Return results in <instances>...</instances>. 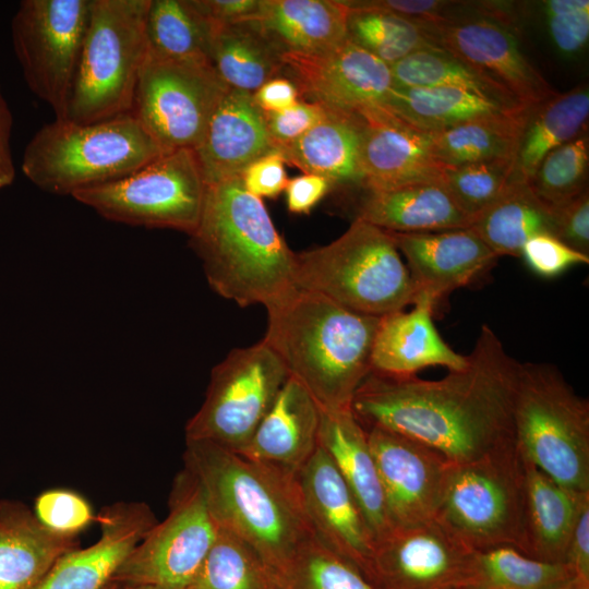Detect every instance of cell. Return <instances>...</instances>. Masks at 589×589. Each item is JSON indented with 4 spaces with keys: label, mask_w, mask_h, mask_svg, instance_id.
Here are the masks:
<instances>
[{
    "label": "cell",
    "mask_w": 589,
    "mask_h": 589,
    "mask_svg": "<svg viewBox=\"0 0 589 589\" xmlns=\"http://www.w3.org/2000/svg\"><path fill=\"white\" fill-rule=\"evenodd\" d=\"M252 96L254 103L265 113L281 111L301 99L296 84L285 75L266 81L252 93Z\"/></svg>",
    "instance_id": "55"
},
{
    "label": "cell",
    "mask_w": 589,
    "mask_h": 589,
    "mask_svg": "<svg viewBox=\"0 0 589 589\" xmlns=\"http://www.w3.org/2000/svg\"><path fill=\"white\" fill-rule=\"evenodd\" d=\"M167 153L130 112L79 124L56 119L28 142L25 177L52 194H69L121 179Z\"/></svg>",
    "instance_id": "5"
},
{
    "label": "cell",
    "mask_w": 589,
    "mask_h": 589,
    "mask_svg": "<svg viewBox=\"0 0 589 589\" xmlns=\"http://www.w3.org/2000/svg\"><path fill=\"white\" fill-rule=\"evenodd\" d=\"M472 553L437 519L397 527L375 543L368 580L378 589L462 588Z\"/></svg>",
    "instance_id": "15"
},
{
    "label": "cell",
    "mask_w": 589,
    "mask_h": 589,
    "mask_svg": "<svg viewBox=\"0 0 589 589\" xmlns=\"http://www.w3.org/2000/svg\"><path fill=\"white\" fill-rule=\"evenodd\" d=\"M519 257L534 274L544 278L556 277L572 266L589 263V255L573 250L549 233L528 240Z\"/></svg>",
    "instance_id": "47"
},
{
    "label": "cell",
    "mask_w": 589,
    "mask_h": 589,
    "mask_svg": "<svg viewBox=\"0 0 589 589\" xmlns=\"http://www.w3.org/2000/svg\"><path fill=\"white\" fill-rule=\"evenodd\" d=\"M33 513L39 524L53 534L77 538L97 521L91 503L76 491L55 488L39 493Z\"/></svg>",
    "instance_id": "45"
},
{
    "label": "cell",
    "mask_w": 589,
    "mask_h": 589,
    "mask_svg": "<svg viewBox=\"0 0 589 589\" xmlns=\"http://www.w3.org/2000/svg\"><path fill=\"white\" fill-rule=\"evenodd\" d=\"M362 125L359 117L329 110L325 119L280 151L287 163L326 178L334 188H362Z\"/></svg>",
    "instance_id": "30"
},
{
    "label": "cell",
    "mask_w": 589,
    "mask_h": 589,
    "mask_svg": "<svg viewBox=\"0 0 589 589\" xmlns=\"http://www.w3.org/2000/svg\"><path fill=\"white\" fill-rule=\"evenodd\" d=\"M206 183L193 149L170 151L136 171L72 196L104 218L191 236L201 219Z\"/></svg>",
    "instance_id": "10"
},
{
    "label": "cell",
    "mask_w": 589,
    "mask_h": 589,
    "mask_svg": "<svg viewBox=\"0 0 589 589\" xmlns=\"http://www.w3.org/2000/svg\"><path fill=\"white\" fill-rule=\"evenodd\" d=\"M197 8L214 24L230 25L255 20L262 0H195Z\"/></svg>",
    "instance_id": "53"
},
{
    "label": "cell",
    "mask_w": 589,
    "mask_h": 589,
    "mask_svg": "<svg viewBox=\"0 0 589 589\" xmlns=\"http://www.w3.org/2000/svg\"><path fill=\"white\" fill-rule=\"evenodd\" d=\"M513 423L525 459L560 485L589 492V401L555 365L520 362Z\"/></svg>",
    "instance_id": "7"
},
{
    "label": "cell",
    "mask_w": 589,
    "mask_h": 589,
    "mask_svg": "<svg viewBox=\"0 0 589 589\" xmlns=\"http://www.w3.org/2000/svg\"><path fill=\"white\" fill-rule=\"evenodd\" d=\"M264 341L290 376L321 409L350 408L354 393L372 371L378 316L349 310L329 298L297 288L265 308Z\"/></svg>",
    "instance_id": "3"
},
{
    "label": "cell",
    "mask_w": 589,
    "mask_h": 589,
    "mask_svg": "<svg viewBox=\"0 0 589 589\" xmlns=\"http://www.w3.org/2000/svg\"><path fill=\"white\" fill-rule=\"evenodd\" d=\"M519 366L495 332L483 324L462 369L440 380L371 371L350 409L365 430L400 434L450 464L469 462L515 440Z\"/></svg>",
    "instance_id": "1"
},
{
    "label": "cell",
    "mask_w": 589,
    "mask_h": 589,
    "mask_svg": "<svg viewBox=\"0 0 589 589\" xmlns=\"http://www.w3.org/2000/svg\"><path fill=\"white\" fill-rule=\"evenodd\" d=\"M229 88L211 63L146 52L131 113L165 151L194 149Z\"/></svg>",
    "instance_id": "13"
},
{
    "label": "cell",
    "mask_w": 589,
    "mask_h": 589,
    "mask_svg": "<svg viewBox=\"0 0 589 589\" xmlns=\"http://www.w3.org/2000/svg\"><path fill=\"white\" fill-rule=\"evenodd\" d=\"M532 108L477 119L429 133L434 155L444 166L493 159L514 160Z\"/></svg>",
    "instance_id": "36"
},
{
    "label": "cell",
    "mask_w": 589,
    "mask_h": 589,
    "mask_svg": "<svg viewBox=\"0 0 589 589\" xmlns=\"http://www.w3.org/2000/svg\"><path fill=\"white\" fill-rule=\"evenodd\" d=\"M365 431L393 529L435 519L450 462L400 434Z\"/></svg>",
    "instance_id": "18"
},
{
    "label": "cell",
    "mask_w": 589,
    "mask_h": 589,
    "mask_svg": "<svg viewBox=\"0 0 589 589\" xmlns=\"http://www.w3.org/2000/svg\"><path fill=\"white\" fill-rule=\"evenodd\" d=\"M168 514L135 545L111 581L185 589L213 545L216 524L202 486L185 467L176 476Z\"/></svg>",
    "instance_id": "12"
},
{
    "label": "cell",
    "mask_w": 589,
    "mask_h": 589,
    "mask_svg": "<svg viewBox=\"0 0 589 589\" xmlns=\"http://www.w3.org/2000/svg\"><path fill=\"white\" fill-rule=\"evenodd\" d=\"M344 2L349 9L347 39L388 65L433 46L418 22L369 7L362 1Z\"/></svg>",
    "instance_id": "40"
},
{
    "label": "cell",
    "mask_w": 589,
    "mask_h": 589,
    "mask_svg": "<svg viewBox=\"0 0 589 589\" xmlns=\"http://www.w3.org/2000/svg\"><path fill=\"white\" fill-rule=\"evenodd\" d=\"M118 585H119V584H118ZM118 589H161V588L149 587V586L119 585Z\"/></svg>",
    "instance_id": "58"
},
{
    "label": "cell",
    "mask_w": 589,
    "mask_h": 589,
    "mask_svg": "<svg viewBox=\"0 0 589 589\" xmlns=\"http://www.w3.org/2000/svg\"><path fill=\"white\" fill-rule=\"evenodd\" d=\"M361 119L364 191L441 181L446 166L434 155L429 133L406 124L385 109Z\"/></svg>",
    "instance_id": "22"
},
{
    "label": "cell",
    "mask_w": 589,
    "mask_h": 589,
    "mask_svg": "<svg viewBox=\"0 0 589 589\" xmlns=\"http://www.w3.org/2000/svg\"><path fill=\"white\" fill-rule=\"evenodd\" d=\"M13 118L0 92V190L10 185L15 178L10 137Z\"/></svg>",
    "instance_id": "56"
},
{
    "label": "cell",
    "mask_w": 589,
    "mask_h": 589,
    "mask_svg": "<svg viewBox=\"0 0 589 589\" xmlns=\"http://www.w3.org/2000/svg\"><path fill=\"white\" fill-rule=\"evenodd\" d=\"M157 521L144 502L105 506L97 514L98 540L65 553L34 589H104Z\"/></svg>",
    "instance_id": "21"
},
{
    "label": "cell",
    "mask_w": 589,
    "mask_h": 589,
    "mask_svg": "<svg viewBox=\"0 0 589 589\" xmlns=\"http://www.w3.org/2000/svg\"><path fill=\"white\" fill-rule=\"evenodd\" d=\"M273 589H378L315 537L272 572Z\"/></svg>",
    "instance_id": "42"
},
{
    "label": "cell",
    "mask_w": 589,
    "mask_h": 589,
    "mask_svg": "<svg viewBox=\"0 0 589 589\" xmlns=\"http://www.w3.org/2000/svg\"><path fill=\"white\" fill-rule=\"evenodd\" d=\"M89 0H23L11 21L16 59L29 89L65 119Z\"/></svg>",
    "instance_id": "14"
},
{
    "label": "cell",
    "mask_w": 589,
    "mask_h": 589,
    "mask_svg": "<svg viewBox=\"0 0 589 589\" xmlns=\"http://www.w3.org/2000/svg\"><path fill=\"white\" fill-rule=\"evenodd\" d=\"M356 218L389 232H424L469 228L441 181L365 191Z\"/></svg>",
    "instance_id": "28"
},
{
    "label": "cell",
    "mask_w": 589,
    "mask_h": 589,
    "mask_svg": "<svg viewBox=\"0 0 589 589\" xmlns=\"http://www.w3.org/2000/svg\"><path fill=\"white\" fill-rule=\"evenodd\" d=\"M213 27L195 0H151L145 25L147 52L170 60L211 63Z\"/></svg>",
    "instance_id": "37"
},
{
    "label": "cell",
    "mask_w": 589,
    "mask_h": 589,
    "mask_svg": "<svg viewBox=\"0 0 589 589\" xmlns=\"http://www.w3.org/2000/svg\"><path fill=\"white\" fill-rule=\"evenodd\" d=\"M553 212V236L582 254L589 255V192L551 206Z\"/></svg>",
    "instance_id": "49"
},
{
    "label": "cell",
    "mask_w": 589,
    "mask_h": 589,
    "mask_svg": "<svg viewBox=\"0 0 589 589\" xmlns=\"http://www.w3.org/2000/svg\"><path fill=\"white\" fill-rule=\"evenodd\" d=\"M77 538L51 533L24 503L0 501V589H34Z\"/></svg>",
    "instance_id": "27"
},
{
    "label": "cell",
    "mask_w": 589,
    "mask_h": 589,
    "mask_svg": "<svg viewBox=\"0 0 589 589\" xmlns=\"http://www.w3.org/2000/svg\"><path fill=\"white\" fill-rule=\"evenodd\" d=\"M542 8L554 48L565 57L582 52L589 40V1L546 0Z\"/></svg>",
    "instance_id": "46"
},
{
    "label": "cell",
    "mask_w": 589,
    "mask_h": 589,
    "mask_svg": "<svg viewBox=\"0 0 589 589\" xmlns=\"http://www.w3.org/2000/svg\"><path fill=\"white\" fill-rule=\"evenodd\" d=\"M526 461L515 440L447 470L437 519L473 551L524 553Z\"/></svg>",
    "instance_id": "9"
},
{
    "label": "cell",
    "mask_w": 589,
    "mask_h": 589,
    "mask_svg": "<svg viewBox=\"0 0 589 589\" xmlns=\"http://www.w3.org/2000/svg\"><path fill=\"white\" fill-rule=\"evenodd\" d=\"M119 585L115 581H110L104 589H118Z\"/></svg>",
    "instance_id": "59"
},
{
    "label": "cell",
    "mask_w": 589,
    "mask_h": 589,
    "mask_svg": "<svg viewBox=\"0 0 589 589\" xmlns=\"http://www.w3.org/2000/svg\"><path fill=\"white\" fill-rule=\"evenodd\" d=\"M390 70L396 86L455 87L504 103L524 105L482 72L434 46L408 55L390 65Z\"/></svg>",
    "instance_id": "39"
},
{
    "label": "cell",
    "mask_w": 589,
    "mask_h": 589,
    "mask_svg": "<svg viewBox=\"0 0 589 589\" xmlns=\"http://www.w3.org/2000/svg\"><path fill=\"white\" fill-rule=\"evenodd\" d=\"M289 373L264 341L237 348L217 364L205 399L185 426V440L240 452L252 437Z\"/></svg>",
    "instance_id": "11"
},
{
    "label": "cell",
    "mask_w": 589,
    "mask_h": 589,
    "mask_svg": "<svg viewBox=\"0 0 589 589\" xmlns=\"http://www.w3.org/2000/svg\"><path fill=\"white\" fill-rule=\"evenodd\" d=\"M318 444L352 493L375 545L393 527L366 431L350 408L321 409Z\"/></svg>",
    "instance_id": "26"
},
{
    "label": "cell",
    "mask_w": 589,
    "mask_h": 589,
    "mask_svg": "<svg viewBox=\"0 0 589 589\" xmlns=\"http://www.w3.org/2000/svg\"><path fill=\"white\" fill-rule=\"evenodd\" d=\"M348 13L337 0H262L253 21L281 53L314 55L347 39Z\"/></svg>",
    "instance_id": "29"
},
{
    "label": "cell",
    "mask_w": 589,
    "mask_h": 589,
    "mask_svg": "<svg viewBox=\"0 0 589 589\" xmlns=\"http://www.w3.org/2000/svg\"><path fill=\"white\" fill-rule=\"evenodd\" d=\"M563 589H589V580L576 577Z\"/></svg>",
    "instance_id": "57"
},
{
    "label": "cell",
    "mask_w": 589,
    "mask_h": 589,
    "mask_svg": "<svg viewBox=\"0 0 589 589\" xmlns=\"http://www.w3.org/2000/svg\"><path fill=\"white\" fill-rule=\"evenodd\" d=\"M564 564L570 567L577 577L589 580V494L580 503Z\"/></svg>",
    "instance_id": "52"
},
{
    "label": "cell",
    "mask_w": 589,
    "mask_h": 589,
    "mask_svg": "<svg viewBox=\"0 0 589 589\" xmlns=\"http://www.w3.org/2000/svg\"><path fill=\"white\" fill-rule=\"evenodd\" d=\"M185 589H273V578L245 541L218 526L213 545Z\"/></svg>",
    "instance_id": "41"
},
{
    "label": "cell",
    "mask_w": 589,
    "mask_h": 589,
    "mask_svg": "<svg viewBox=\"0 0 589 589\" xmlns=\"http://www.w3.org/2000/svg\"><path fill=\"white\" fill-rule=\"evenodd\" d=\"M294 280L297 288L378 317L404 310L416 298L390 233L359 218L333 242L296 253Z\"/></svg>",
    "instance_id": "6"
},
{
    "label": "cell",
    "mask_w": 589,
    "mask_h": 589,
    "mask_svg": "<svg viewBox=\"0 0 589 589\" xmlns=\"http://www.w3.org/2000/svg\"><path fill=\"white\" fill-rule=\"evenodd\" d=\"M296 480L314 537L368 579L374 551L372 533L352 493L320 444Z\"/></svg>",
    "instance_id": "19"
},
{
    "label": "cell",
    "mask_w": 589,
    "mask_h": 589,
    "mask_svg": "<svg viewBox=\"0 0 589 589\" xmlns=\"http://www.w3.org/2000/svg\"><path fill=\"white\" fill-rule=\"evenodd\" d=\"M281 61L301 99L339 113L363 118L384 109L394 86L390 65L349 39L321 53L285 52Z\"/></svg>",
    "instance_id": "16"
},
{
    "label": "cell",
    "mask_w": 589,
    "mask_h": 589,
    "mask_svg": "<svg viewBox=\"0 0 589 589\" xmlns=\"http://www.w3.org/2000/svg\"><path fill=\"white\" fill-rule=\"evenodd\" d=\"M513 166V159L446 166L441 183L472 221L505 192L512 182Z\"/></svg>",
    "instance_id": "44"
},
{
    "label": "cell",
    "mask_w": 589,
    "mask_h": 589,
    "mask_svg": "<svg viewBox=\"0 0 589 589\" xmlns=\"http://www.w3.org/2000/svg\"><path fill=\"white\" fill-rule=\"evenodd\" d=\"M589 89L580 84L534 106L514 159L512 181L529 183L543 158L587 130Z\"/></svg>",
    "instance_id": "33"
},
{
    "label": "cell",
    "mask_w": 589,
    "mask_h": 589,
    "mask_svg": "<svg viewBox=\"0 0 589 589\" xmlns=\"http://www.w3.org/2000/svg\"><path fill=\"white\" fill-rule=\"evenodd\" d=\"M328 112L317 103L300 99L287 109L264 115L271 139L276 148L281 149L325 119Z\"/></svg>",
    "instance_id": "48"
},
{
    "label": "cell",
    "mask_w": 589,
    "mask_h": 589,
    "mask_svg": "<svg viewBox=\"0 0 589 589\" xmlns=\"http://www.w3.org/2000/svg\"><path fill=\"white\" fill-rule=\"evenodd\" d=\"M213 25L211 64L228 87L252 94L266 81L283 75L281 52L254 21Z\"/></svg>",
    "instance_id": "35"
},
{
    "label": "cell",
    "mask_w": 589,
    "mask_h": 589,
    "mask_svg": "<svg viewBox=\"0 0 589 589\" xmlns=\"http://www.w3.org/2000/svg\"><path fill=\"white\" fill-rule=\"evenodd\" d=\"M362 3L386 10L414 22L430 21L448 13L452 1L440 0H364Z\"/></svg>",
    "instance_id": "54"
},
{
    "label": "cell",
    "mask_w": 589,
    "mask_h": 589,
    "mask_svg": "<svg viewBox=\"0 0 589 589\" xmlns=\"http://www.w3.org/2000/svg\"><path fill=\"white\" fill-rule=\"evenodd\" d=\"M151 0H89L65 119L88 124L132 111L146 57Z\"/></svg>",
    "instance_id": "8"
},
{
    "label": "cell",
    "mask_w": 589,
    "mask_h": 589,
    "mask_svg": "<svg viewBox=\"0 0 589 589\" xmlns=\"http://www.w3.org/2000/svg\"><path fill=\"white\" fill-rule=\"evenodd\" d=\"M320 420L317 402L289 375L250 441L237 453L296 476L318 445Z\"/></svg>",
    "instance_id": "24"
},
{
    "label": "cell",
    "mask_w": 589,
    "mask_h": 589,
    "mask_svg": "<svg viewBox=\"0 0 589 589\" xmlns=\"http://www.w3.org/2000/svg\"><path fill=\"white\" fill-rule=\"evenodd\" d=\"M286 158L275 148L251 163L241 173V181L251 194L259 199L278 196L288 182Z\"/></svg>",
    "instance_id": "50"
},
{
    "label": "cell",
    "mask_w": 589,
    "mask_h": 589,
    "mask_svg": "<svg viewBox=\"0 0 589 589\" xmlns=\"http://www.w3.org/2000/svg\"><path fill=\"white\" fill-rule=\"evenodd\" d=\"M190 244L212 289L240 306L267 308L297 289L296 253L240 177L207 185Z\"/></svg>",
    "instance_id": "2"
},
{
    "label": "cell",
    "mask_w": 589,
    "mask_h": 589,
    "mask_svg": "<svg viewBox=\"0 0 589 589\" xmlns=\"http://www.w3.org/2000/svg\"><path fill=\"white\" fill-rule=\"evenodd\" d=\"M469 228L498 257H519L522 247L532 237L553 235V212L529 183L512 181L494 203L472 219Z\"/></svg>",
    "instance_id": "34"
},
{
    "label": "cell",
    "mask_w": 589,
    "mask_h": 589,
    "mask_svg": "<svg viewBox=\"0 0 589 589\" xmlns=\"http://www.w3.org/2000/svg\"><path fill=\"white\" fill-rule=\"evenodd\" d=\"M435 303L419 296L413 308L381 316L374 338L371 368L386 375H414L428 366L462 369L467 356L456 352L433 323Z\"/></svg>",
    "instance_id": "25"
},
{
    "label": "cell",
    "mask_w": 589,
    "mask_h": 589,
    "mask_svg": "<svg viewBox=\"0 0 589 589\" xmlns=\"http://www.w3.org/2000/svg\"><path fill=\"white\" fill-rule=\"evenodd\" d=\"M184 467L200 482L216 524L245 541L272 572L314 537L296 476L208 441L185 440Z\"/></svg>",
    "instance_id": "4"
},
{
    "label": "cell",
    "mask_w": 589,
    "mask_h": 589,
    "mask_svg": "<svg viewBox=\"0 0 589 589\" xmlns=\"http://www.w3.org/2000/svg\"><path fill=\"white\" fill-rule=\"evenodd\" d=\"M418 23L434 47L482 72L519 103L534 107L556 93L526 58L506 25L479 14H447Z\"/></svg>",
    "instance_id": "17"
},
{
    "label": "cell",
    "mask_w": 589,
    "mask_h": 589,
    "mask_svg": "<svg viewBox=\"0 0 589 589\" xmlns=\"http://www.w3.org/2000/svg\"><path fill=\"white\" fill-rule=\"evenodd\" d=\"M588 129L550 152L529 182L532 191L549 206L558 205L588 190Z\"/></svg>",
    "instance_id": "43"
},
{
    "label": "cell",
    "mask_w": 589,
    "mask_h": 589,
    "mask_svg": "<svg viewBox=\"0 0 589 589\" xmlns=\"http://www.w3.org/2000/svg\"><path fill=\"white\" fill-rule=\"evenodd\" d=\"M276 146L251 93L229 88L193 149L206 185L240 177Z\"/></svg>",
    "instance_id": "23"
},
{
    "label": "cell",
    "mask_w": 589,
    "mask_h": 589,
    "mask_svg": "<svg viewBox=\"0 0 589 589\" xmlns=\"http://www.w3.org/2000/svg\"><path fill=\"white\" fill-rule=\"evenodd\" d=\"M333 188L326 178L313 173L289 179L285 188L288 211L309 214Z\"/></svg>",
    "instance_id": "51"
},
{
    "label": "cell",
    "mask_w": 589,
    "mask_h": 589,
    "mask_svg": "<svg viewBox=\"0 0 589 589\" xmlns=\"http://www.w3.org/2000/svg\"><path fill=\"white\" fill-rule=\"evenodd\" d=\"M389 233L406 260L416 298L428 297L435 305L453 290L479 280L498 260L470 228Z\"/></svg>",
    "instance_id": "20"
},
{
    "label": "cell",
    "mask_w": 589,
    "mask_h": 589,
    "mask_svg": "<svg viewBox=\"0 0 589 589\" xmlns=\"http://www.w3.org/2000/svg\"><path fill=\"white\" fill-rule=\"evenodd\" d=\"M383 108L421 132L435 133L468 121L519 112L530 107L455 87L394 85Z\"/></svg>",
    "instance_id": "32"
},
{
    "label": "cell",
    "mask_w": 589,
    "mask_h": 589,
    "mask_svg": "<svg viewBox=\"0 0 589 589\" xmlns=\"http://www.w3.org/2000/svg\"><path fill=\"white\" fill-rule=\"evenodd\" d=\"M458 589H468V588H466V587H462V588H458Z\"/></svg>",
    "instance_id": "60"
},
{
    "label": "cell",
    "mask_w": 589,
    "mask_h": 589,
    "mask_svg": "<svg viewBox=\"0 0 589 589\" xmlns=\"http://www.w3.org/2000/svg\"><path fill=\"white\" fill-rule=\"evenodd\" d=\"M525 461L524 554L544 562L564 564L580 503L589 492L570 491L527 459Z\"/></svg>",
    "instance_id": "31"
},
{
    "label": "cell",
    "mask_w": 589,
    "mask_h": 589,
    "mask_svg": "<svg viewBox=\"0 0 589 589\" xmlns=\"http://www.w3.org/2000/svg\"><path fill=\"white\" fill-rule=\"evenodd\" d=\"M563 563L533 558L512 546L472 553L468 589H563L576 578Z\"/></svg>",
    "instance_id": "38"
}]
</instances>
